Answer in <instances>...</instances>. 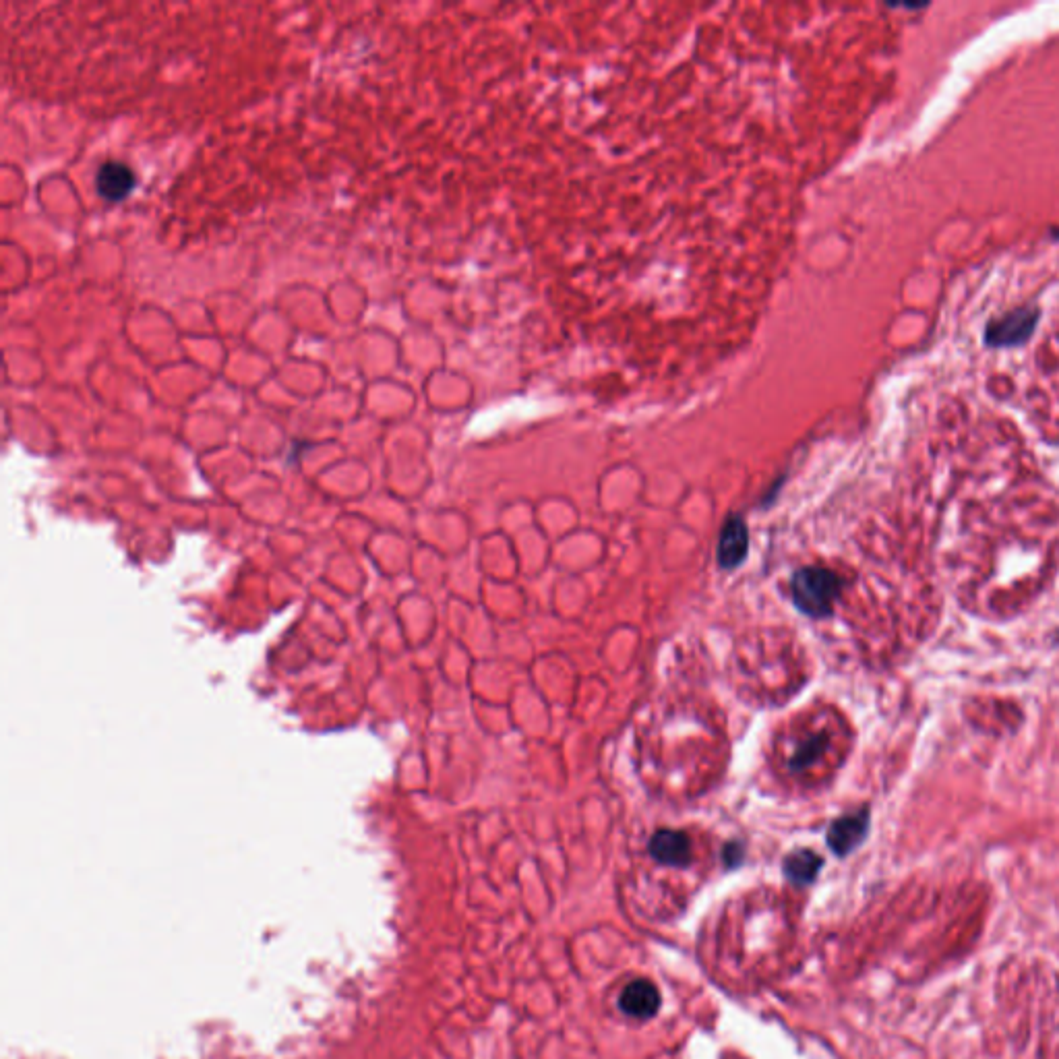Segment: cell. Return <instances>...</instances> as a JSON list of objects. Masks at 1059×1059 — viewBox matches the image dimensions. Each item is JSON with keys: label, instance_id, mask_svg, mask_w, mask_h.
Returning a JSON list of instances; mask_svg holds the SVG:
<instances>
[{"label": "cell", "instance_id": "obj_1", "mask_svg": "<svg viewBox=\"0 0 1059 1059\" xmlns=\"http://www.w3.org/2000/svg\"><path fill=\"white\" fill-rule=\"evenodd\" d=\"M842 580L824 567H803L791 580L795 607L813 619H824L834 613V602L840 598Z\"/></svg>", "mask_w": 1059, "mask_h": 1059}, {"label": "cell", "instance_id": "obj_2", "mask_svg": "<svg viewBox=\"0 0 1059 1059\" xmlns=\"http://www.w3.org/2000/svg\"><path fill=\"white\" fill-rule=\"evenodd\" d=\"M1041 321V311L1035 305H1024L995 317L985 325V344L989 348H1016L1033 338Z\"/></svg>", "mask_w": 1059, "mask_h": 1059}, {"label": "cell", "instance_id": "obj_3", "mask_svg": "<svg viewBox=\"0 0 1059 1059\" xmlns=\"http://www.w3.org/2000/svg\"><path fill=\"white\" fill-rule=\"evenodd\" d=\"M869 832V809L863 807L855 813H846L828 828V846L834 855L846 857L865 840Z\"/></svg>", "mask_w": 1059, "mask_h": 1059}, {"label": "cell", "instance_id": "obj_4", "mask_svg": "<svg viewBox=\"0 0 1059 1059\" xmlns=\"http://www.w3.org/2000/svg\"><path fill=\"white\" fill-rule=\"evenodd\" d=\"M749 551V532L747 524L739 516H731L724 522L718 538V565L724 571L737 569L745 559Z\"/></svg>", "mask_w": 1059, "mask_h": 1059}, {"label": "cell", "instance_id": "obj_5", "mask_svg": "<svg viewBox=\"0 0 1059 1059\" xmlns=\"http://www.w3.org/2000/svg\"><path fill=\"white\" fill-rule=\"evenodd\" d=\"M648 853L660 865L687 867L691 863V840L681 830H658L648 842Z\"/></svg>", "mask_w": 1059, "mask_h": 1059}, {"label": "cell", "instance_id": "obj_6", "mask_svg": "<svg viewBox=\"0 0 1059 1059\" xmlns=\"http://www.w3.org/2000/svg\"><path fill=\"white\" fill-rule=\"evenodd\" d=\"M135 172L125 162L108 160L96 172V189L106 201H123L135 189Z\"/></svg>", "mask_w": 1059, "mask_h": 1059}, {"label": "cell", "instance_id": "obj_7", "mask_svg": "<svg viewBox=\"0 0 1059 1059\" xmlns=\"http://www.w3.org/2000/svg\"><path fill=\"white\" fill-rule=\"evenodd\" d=\"M660 1002L662 1000H660L658 989L650 981L638 979V981H631L623 989L619 997V1008L623 1010V1014L631 1018L648 1020L660 1010Z\"/></svg>", "mask_w": 1059, "mask_h": 1059}, {"label": "cell", "instance_id": "obj_8", "mask_svg": "<svg viewBox=\"0 0 1059 1059\" xmlns=\"http://www.w3.org/2000/svg\"><path fill=\"white\" fill-rule=\"evenodd\" d=\"M822 865H824V859L818 853H813L809 849H801L784 859L782 869H784L786 880H789L791 884L807 886L815 880V877H818Z\"/></svg>", "mask_w": 1059, "mask_h": 1059}, {"label": "cell", "instance_id": "obj_9", "mask_svg": "<svg viewBox=\"0 0 1059 1059\" xmlns=\"http://www.w3.org/2000/svg\"><path fill=\"white\" fill-rule=\"evenodd\" d=\"M828 747H830L828 733H824V731L813 733V735L805 737L795 747V751L791 753V758H789V764H786V766H789V770L795 772V774L797 772H805V770H809L811 766H815L824 758Z\"/></svg>", "mask_w": 1059, "mask_h": 1059}, {"label": "cell", "instance_id": "obj_10", "mask_svg": "<svg viewBox=\"0 0 1059 1059\" xmlns=\"http://www.w3.org/2000/svg\"><path fill=\"white\" fill-rule=\"evenodd\" d=\"M741 857H743V846H741V844L733 842V844L726 846V855H724L726 863H729V865H739V863H741Z\"/></svg>", "mask_w": 1059, "mask_h": 1059}, {"label": "cell", "instance_id": "obj_11", "mask_svg": "<svg viewBox=\"0 0 1059 1059\" xmlns=\"http://www.w3.org/2000/svg\"><path fill=\"white\" fill-rule=\"evenodd\" d=\"M1053 236H1055V238H1059V232H1055V234H1053Z\"/></svg>", "mask_w": 1059, "mask_h": 1059}]
</instances>
